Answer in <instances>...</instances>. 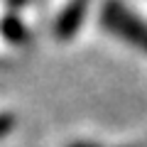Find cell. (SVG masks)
<instances>
[{
  "instance_id": "cell-4",
  "label": "cell",
  "mask_w": 147,
  "mask_h": 147,
  "mask_svg": "<svg viewBox=\"0 0 147 147\" xmlns=\"http://www.w3.org/2000/svg\"><path fill=\"white\" fill-rule=\"evenodd\" d=\"M12 115H7V113H0V137H5L7 132L12 130Z\"/></svg>"
},
{
  "instance_id": "cell-1",
  "label": "cell",
  "mask_w": 147,
  "mask_h": 147,
  "mask_svg": "<svg viewBox=\"0 0 147 147\" xmlns=\"http://www.w3.org/2000/svg\"><path fill=\"white\" fill-rule=\"evenodd\" d=\"M103 20H105V25H110L115 32H120L123 37H127L130 42L140 44V47H147V30L132 15H127L118 3H108V5H105Z\"/></svg>"
},
{
  "instance_id": "cell-3",
  "label": "cell",
  "mask_w": 147,
  "mask_h": 147,
  "mask_svg": "<svg viewBox=\"0 0 147 147\" xmlns=\"http://www.w3.org/2000/svg\"><path fill=\"white\" fill-rule=\"evenodd\" d=\"M0 30H3V34H5L10 42H20V39H25L22 22H20V20H15V17H5V20L0 22Z\"/></svg>"
},
{
  "instance_id": "cell-2",
  "label": "cell",
  "mask_w": 147,
  "mask_h": 147,
  "mask_svg": "<svg viewBox=\"0 0 147 147\" xmlns=\"http://www.w3.org/2000/svg\"><path fill=\"white\" fill-rule=\"evenodd\" d=\"M86 5H88V0H71V3H69V7L64 10V15L59 17V22H57L59 37H71L74 32H76L79 22L84 20Z\"/></svg>"
},
{
  "instance_id": "cell-5",
  "label": "cell",
  "mask_w": 147,
  "mask_h": 147,
  "mask_svg": "<svg viewBox=\"0 0 147 147\" xmlns=\"http://www.w3.org/2000/svg\"><path fill=\"white\" fill-rule=\"evenodd\" d=\"M74 147H93V145H74Z\"/></svg>"
}]
</instances>
